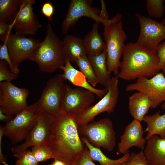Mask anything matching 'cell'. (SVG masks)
<instances>
[{
    "mask_svg": "<svg viewBox=\"0 0 165 165\" xmlns=\"http://www.w3.org/2000/svg\"><path fill=\"white\" fill-rule=\"evenodd\" d=\"M75 116L61 112L54 116L50 135L45 144L50 150L54 159L72 165L85 150L86 147L78 131Z\"/></svg>",
    "mask_w": 165,
    "mask_h": 165,
    "instance_id": "1",
    "label": "cell"
},
{
    "mask_svg": "<svg viewBox=\"0 0 165 165\" xmlns=\"http://www.w3.org/2000/svg\"><path fill=\"white\" fill-rule=\"evenodd\" d=\"M116 76L125 81L142 77L151 78L159 72V59L156 51L149 50L136 42L125 45Z\"/></svg>",
    "mask_w": 165,
    "mask_h": 165,
    "instance_id": "2",
    "label": "cell"
},
{
    "mask_svg": "<svg viewBox=\"0 0 165 165\" xmlns=\"http://www.w3.org/2000/svg\"><path fill=\"white\" fill-rule=\"evenodd\" d=\"M66 59L62 40L57 35L51 24L49 23L44 40L28 60L36 63L42 72L52 73L63 66Z\"/></svg>",
    "mask_w": 165,
    "mask_h": 165,
    "instance_id": "3",
    "label": "cell"
},
{
    "mask_svg": "<svg viewBox=\"0 0 165 165\" xmlns=\"http://www.w3.org/2000/svg\"><path fill=\"white\" fill-rule=\"evenodd\" d=\"M122 14L117 13L109 22L104 25L103 35L106 46L107 64L108 73L117 76L119 73L120 59L125 45L127 35L123 29Z\"/></svg>",
    "mask_w": 165,
    "mask_h": 165,
    "instance_id": "4",
    "label": "cell"
},
{
    "mask_svg": "<svg viewBox=\"0 0 165 165\" xmlns=\"http://www.w3.org/2000/svg\"><path fill=\"white\" fill-rule=\"evenodd\" d=\"M81 138L86 140L96 147L112 151L116 145V136L113 123L108 118L78 126Z\"/></svg>",
    "mask_w": 165,
    "mask_h": 165,
    "instance_id": "5",
    "label": "cell"
},
{
    "mask_svg": "<svg viewBox=\"0 0 165 165\" xmlns=\"http://www.w3.org/2000/svg\"><path fill=\"white\" fill-rule=\"evenodd\" d=\"M40 113L35 103L28 106L16 114L12 120L2 126L4 135L9 139L11 144L25 140L36 123Z\"/></svg>",
    "mask_w": 165,
    "mask_h": 165,
    "instance_id": "6",
    "label": "cell"
},
{
    "mask_svg": "<svg viewBox=\"0 0 165 165\" xmlns=\"http://www.w3.org/2000/svg\"><path fill=\"white\" fill-rule=\"evenodd\" d=\"M62 74H57L47 81L40 98L35 102L41 113L55 116L61 111L66 85Z\"/></svg>",
    "mask_w": 165,
    "mask_h": 165,
    "instance_id": "7",
    "label": "cell"
},
{
    "mask_svg": "<svg viewBox=\"0 0 165 165\" xmlns=\"http://www.w3.org/2000/svg\"><path fill=\"white\" fill-rule=\"evenodd\" d=\"M118 78L113 76L108 84L105 95L96 104L90 106L75 117L78 126L85 125L93 121L99 114L104 112L112 113L117 103L119 95Z\"/></svg>",
    "mask_w": 165,
    "mask_h": 165,
    "instance_id": "8",
    "label": "cell"
},
{
    "mask_svg": "<svg viewBox=\"0 0 165 165\" xmlns=\"http://www.w3.org/2000/svg\"><path fill=\"white\" fill-rule=\"evenodd\" d=\"M29 94L26 88L19 87L10 82H0V110L6 114L16 115L28 106Z\"/></svg>",
    "mask_w": 165,
    "mask_h": 165,
    "instance_id": "9",
    "label": "cell"
},
{
    "mask_svg": "<svg viewBox=\"0 0 165 165\" xmlns=\"http://www.w3.org/2000/svg\"><path fill=\"white\" fill-rule=\"evenodd\" d=\"M125 90L143 93L150 100L152 108H155L165 102V77L163 72H159L150 78L141 77L127 85Z\"/></svg>",
    "mask_w": 165,
    "mask_h": 165,
    "instance_id": "10",
    "label": "cell"
},
{
    "mask_svg": "<svg viewBox=\"0 0 165 165\" xmlns=\"http://www.w3.org/2000/svg\"><path fill=\"white\" fill-rule=\"evenodd\" d=\"M140 27L136 43L151 51H156L158 45L165 39V25L161 22L137 13Z\"/></svg>",
    "mask_w": 165,
    "mask_h": 165,
    "instance_id": "11",
    "label": "cell"
},
{
    "mask_svg": "<svg viewBox=\"0 0 165 165\" xmlns=\"http://www.w3.org/2000/svg\"><path fill=\"white\" fill-rule=\"evenodd\" d=\"M92 0H71L65 17L61 23L63 34H65L82 17L91 18L95 22L104 24L109 22L110 19L105 20L100 16V11L91 6Z\"/></svg>",
    "mask_w": 165,
    "mask_h": 165,
    "instance_id": "12",
    "label": "cell"
},
{
    "mask_svg": "<svg viewBox=\"0 0 165 165\" xmlns=\"http://www.w3.org/2000/svg\"><path fill=\"white\" fill-rule=\"evenodd\" d=\"M94 94L85 89L72 88L66 85L61 112L75 117L91 106L95 100Z\"/></svg>",
    "mask_w": 165,
    "mask_h": 165,
    "instance_id": "13",
    "label": "cell"
},
{
    "mask_svg": "<svg viewBox=\"0 0 165 165\" xmlns=\"http://www.w3.org/2000/svg\"><path fill=\"white\" fill-rule=\"evenodd\" d=\"M5 39L11 61L18 68L20 64L28 59L41 42L32 37L13 34L11 31L9 33Z\"/></svg>",
    "mask_w": 165,
    "mask_h": 165,
    "instance_id": "14",
    "label": "cell"
},
{
    "mask_svg": "<svg viewBox=\"0 0 165 165\" xmlns=\"http://www.w3.org/2000/svg\"><path fill=\"white\" fill-rule=\"evenodd\" d=\"M53 116L47 113H41L24 142L11 148L13 155L21 153L30 147L46 144L50 135L51 124Z\"/></svg>",
    "mask_w": 165,
    "mask_h": 165,
    "instance_id": "15",
    "label": "cell"
},
{
    "mask_svg": "<svg viewBox=\"0 0 165 165\" xmlns=\"http://www.w3.org/2000/svg\"><path fill=\"white\" fill-rule=\"evenodd\" d=\"M35 0H23L17 16L13 22L15 33L24 35H34L42 27L33 10Z\"/></svg>",
    "mask_w": 165,
    "mask_h": 165,
    "instance_id": "16",
    "label": "cell"
},
{
    "mask_svg": "<svg viewBox=\"0 0 165 165\" xmlns=\"http://www.w3.org/2000/svg\"><path fill=\"white\" fill-rule=\"evenodd\" d=\"M141 122L133 119L125 127L123 134L120 137V141L118 144L119 152L123 155L130 152L133 147L143 150L146 140L143 136L144 131Z\"/></svg>",
    "mask_w": 165,
    "mask_h": 165,
    "instance_id": "17",
    "label": "cell"
},
{
    "mask_svg": "<svg viewBox=\"0 0 165 165\" xmlns=\"http://www.w3.org/2000/svg\"><path fill=\"white\" fill-rule=\"evenodd\" d=\"M60 69L63 71L62 74L65 80H68L73 85L90 90L101 98L107 93V89H97L91 85L83 74L75 68L68 59H66L65 64Z\"/></svg>",
    "mask_w": 165,
    "mask_h": 165,
    "instance_id": "18",
    "label": "cell"
},
{
    "mask_svg": "<svg viewBox=\"0 0 165 165\" xmlns=\"http://www.w3.org/2000/svg\"><path fill=\"white\" fill-rule=\"evenodd\" d=\"M146 140L143 151L148 165H165V139L155 135Z\"/></svg>",
    "mask_w": 165,
    "mask_h": 165,
    "instance_id": "19",
    "label": "cell"
},
{
    "mask_svg": "<svg viewBox=\"0 0 165 165\" xmlns=\"http://www.w3.org/2000/svg\"><path fill=\"white\" fill-rule=\"evenodd\" d=\"M152 107L150 99L141 92L138 91L129 97V113L134 119L141 122L143 121L144 117Z\"/></svg>",
    "mask_w": 165,
    "mask_h": 165,
    "instance_id": "20",
    "label": "cell"
},
{
    "mask_svg": "<svg viewBox=\"0 0 165 165\" xmlns=\"http://www.w3.org/2000/svg\"><path fill=\"white\" fill-rule=\"evenodd\" d=\"M63 49L66 58L75 62L87 55L83 39L73 35H68L62 40Z\"/></svg>",
    "mask_w": 165,
    "mask_h": 165,
    "instance_id": "21",
    "label": "cell"
},
{
    "mask_svg": "<svg viewBox=\"0 0 165 165\" xmlns=\"http://www.w3.org/2000/svg\"><path fill=\"white\" fill-rule=\"evenodd\" d=\"M99 24L94 23L91 30L83 39L87 55H98L106 49L105 43L98 31Z\"/></svg>",
    "mask_w": 165,
    "mask_h": 165,
    "instance_id": "22",
    "label": "cell"
},
{
    "mask_svg": "<svg viewBox=\"0 0 165 165\" xmlns=\"http://www.w3.org/2000/svg\"><path fill=\"white\" fill-rule=\"evenodd\" d=\"M107 55L106 49L98 55L87 56L93 67L99 83L107 89L112 77L108 70Z\"/></svg>",
    "mask_w": 165,
    "mask_h": 165,
    "instance_id": "23",
    "label": "cell"
},
{
    "mask_svg": "<svg viewBox=\"0 0 165 165\" xmlns=\"http://www.w3.org/2000/svg\"><path fill=\"white\" fill-rule=\"evenodd\" d=\"M160 111L152 115H146L143 121L147 126L144 132L147 133L145 139L147 140L151 136L159 135L165 139V113L160 115Z\"/></svg>",
    "mask_w": 165,
    "mask_h": 165,
    "instance_id": "24",
    "label": "cell"
},
{
    "mask_svg": "<svg viewBox=\"0 0 165 165\" xmlns=\"http://www.w3.org/2000/svg\"><path fill=\"white\" fill-rule=\"evenodd\" d=\"M81 138L88 149L91 159L98 162L101 165H124L129 158L130 152L118 159H110L106 156L99 148L94 146L85 139Z\"/></svg>",
    "mask_w": 165,
    "mask_h": 165,
    "instance_id": "25",
    "label": "cell"
},
{
    "mask_svg": "<svg viewBox=\"0 0 165 165\" xmlns=\"http://www.w3.org/2000/svg\"><path fill=\"white\" fill-rule=\"evenodd\" d=\"M23 0H0V21L12 23L17 16Z\"/></svg>",
    "mask_w": 165,
    "mask_h": 165,
    "instance_id": "26",
    "label": "cell"
},
{
    "mask_svg": "<svg viewBox=\"0 0 165 165\" xmlns=\"http://www.w3.org/2000/svg\"><path fill=\"white\" fill-rule=\"evenodd\" d=\"M75 62L80 71L85 76L87 81L91 85L94 87L99 83L87 55L81 57Z\"/></svg>",
    "mask_w": 165,
    "mask_h": 165,
    "instance_id": "27",
    "label": "cell"
},
{
    "mask_svg": "<svg viewBox=\"0 0 165 165\" xmlns=\"http://www.w3.org/2000/svg\"><path fill=\"white\" fill-rule=\"evenodd\" d=\"M163 0H147L146 9L148 15L157 18L162 17L165 11Z\"/></svg>",
    "mask_w": 165,
    "mask_h": 165,
    "instance_id": "28",
    "label": "cell"
},
{
    "mask_svg": "<svg viewBox=\"0 0 165 165\" xmlns=\"http://www.w3.org/2000/svg\"><path fill=\"white\" fill-rule=\"evenodd\" d=\"M31 151L36 160L39 162H43L53 156L50 150L45 144L35 145L32 147Z\"/></svg>",
    "mask_w": 165,
    "mask_h": 165,
    "instance_id": "29",
    "label": "cell"
},
{
    "mask_svg": "<svg viewBox=\"0 0 165 165\" xmlns=\"http://www.w3.org/2000/svg\"><path fill=\"white\" fill-rule=\"evenodd\" d=\"M13 156L18 158L15 165H39L31 151L26 150Z\"/></svg>",
    "mask_w": 165,
    "mask_h": 165,
    "instance_id": "30",
    "label": "cell"
},
{
    "mask_svg": "<svg viewBox=\"0 0 165 165\" xmlns=\"http://www.w3.org/2000/svg\"><path fill=\"white\" fill-rule=\"evenodd\" d=\"M9 66L5 61L0 60V82H10L18 77V74L8 69Z\"/></svg>",
    "mask_w": 165,
    "mask_h": 165,
    "instance_id": "31",
    "label": "cell"
},
{
    "mask_svg": "<svg viewBox=\"0 0 165 165\" xmlns=\"http://www.w3.org/2000/svg\"><path fill=\"white\" fill-rule=\"evenodd\" d=\"M3 43L0 45V60L5 61L8 64L10 70L13 73L18 74L19 68L16 67L12 63L9 56L5 39Z\"/></svg>",
    "mask_w": 165,
    "mask_h": 165,
    "instance_id": "32",
    "label": "cell"
},
{
    "mask_svg": "<svg viewBox=\"0 0 165 165\" xmlns=\"http://www.w3.org/2000/svg\"><path fill=\"white\" fill-rule=\"evenodd\" d=\"M124 165H148L146 158L141 150L139 152H132Z\"/></svg>",
    "mask_w": 165,
    "mask_h": 165,
    "instance_id": "33",
    "label": "cell"
},
{
    "mask_svg": "<svg viewBox=\"0 0 165 165\" xmlns=\"http://www.w3.org/2000/svg\"><path fill=\"white\" fill-rule=\"evenodd\" d=\"M93 161L86 147L84 152L75 159L72 165H96Z\"/></svg>",
    "mask_w": 165,
    "mask_h": 165,
    "instance_id": "34",
    "label": "cell"
},
{
    "mask_svg": "<svg viewBox=\"0 0 165 165\" xmlns=\"http://www.w3.org/2000/svg\"><path fill=\"white\" fill-rule=\"evenodd\" d=\"M159 59L158 67L162 72L165 73V41L160 43L156 51Z\"/></svg>",
    "mask_w": 165,
    "mask_h": 165,
    "instance_id": "35",
    "label": "cell"
},
{
    "mask_svg": "<svg viewBox=\"0 0 165 165\" xmlns=\"http://www.w3.org/2000/svg\"><path fill=\"white\" fill-rule=\"evenodd\" d=\"M54 11V7L50 1H46L43 3L41 8V13L52 22H53L52 16Z\"/></svg>",
    "mask_w": 165,
    "mask_h": 165,
    "instance_id": "36",
    "label": "cell"
},
{
    "mask_svg": "<svg viewBox=\"0 0 165 165\" xmlns=\"http://www.w3.org/2000/svg\"><path fill=\"white\" fill-rule=\"evenodd\" d=\"M12 23L9 24L7 23L0 21V40L3 42L7 37L8 33L13 29Z\"/></svg>",
    "mask_w": 165,
    "mask_h": 165,
    "instance_id": "37",
    "label": "cell"
},
{
    "mask_svg": "<svg viewBox=\"0 0 165 165\" xmlns=\"http://www.w3.org/2000/svg\"><path fill=\"white\" fill-rule=\"evenodd\" d=\"M101 9L100 11V16L103 19L107 20L108 19V13L107 11L106 6L105 2L101 0Z\"/></svg>",
    "mask_w": 165,
    "mask_h": 165,
    "instance_id": "38",
    "label": "cell"
},
{
    "mask_svg": "<svg viewBox=\"0 0 165 165\" xmlns=\"http://www.w3.org/2000/svg\"><path fill=\"white\" fill-rule=\"evenodd\" d=\"M4 135L2 126L0 125V162L5 165H8L6 161V159L3 155L2 150V140L3 136Z\"/></svg>",
    "mask_w": 165,
    "mask_h": 165,
    "instance_id": "39",
    "label": "cell"
},
{
    "mask_svg": "<svg viewBox=\"0 0 165 165\" xmlns=\"http://www.w3.org/2000/svg\"><path fill=\"white\" fill-rule=\"evenodd\" d=\"M13 116L6 114L3 113L2 111L0 110V120L8 123L14 118Z\"/></svg>",
    "mask_w": 165,
    "mask_h": 165,
    "instance_id": "40",
    "label": "cell"
},
{
    "mask_svg": "<svg viewBox=\"0 0 165 165\" xmlns=\"http://www.w3.org/2000/svg\"><path fill=\"white\" fill-rule=\"evenodd\" d=\"M52 164L53 165H66L63 161L57 159H54Z\"/></svg>",
    "mask_w": 165,
    "mask_h": 165,
    "instance_id": "41",
    "label": "cell"
},
{
    "mask_svg": "<svg viewBox=\"0 0 165 165\" xmlns=\"http://www.w3.org/2000/svg\"><path fill=\"white\" fill-rule=\"evenodd\" d=\"M161 108L163 110L165 109V102L162 104Z\"/></svg>",
    "mask_w": 165,
    "mask_h": 165,
    "instance_id": "42",
    "label": "cell"
},
{
    "mask_svg": "<svg viewBox=\"0 0 165 165\" xmlns=\"http://www.w3.org/2000/svg\"><path fill=\"white\" fill-rule=\"evenodd\" d=\"M161 22L162 23V24L165 25V18L163 19V20H162V21Z\"/></svg>",
    "mask_w": 165,
    "mask_h": 165,
    "instance_id": "43",
    "label": "cell"
},
{
    "mask_svg": "<svg viewBox=\"0 0 165 165\" xmlns=\"http://www.w3.org/2000/svg\"><path fill=\"white\" fill-rule=\"evenodd\" d=\"M48 165H53V164L52 163H51V164H49Z\"/></svg>",
    "mask_w": 165,
    "mask_h": 165,
    "instance_id": "44",
    "label": "cell"
},
{
    "mask_svg": "<svg viewBox=\"0 0 165 165\" xmlns=\"http://www.w3.org/2000/svg\"><path fill=\"white\" fill-rule=\"evenodd\" d=\"M164 76L165 77V73L164 74Z\"/></svg>",
    "mask_w": 165,
    "mask_h": 165,
    "instance_id": "45",
    "label": "cell"
},
{
    "mask_svg": "<svg viewBox=\"0 0 165 165\" xmlns=\"http://www.w3.org/2000/svg\"></svg>",
    "mask_w": 165,
    "mask_h": 165,
    "instance_id": "46",
    "label": "cell"
}]
</instances>
